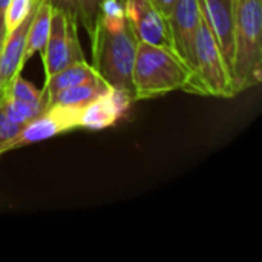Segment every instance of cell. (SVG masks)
I'll return each mask as SVG.
<instances>
[{
	"instance_id": "cell-1",
	"label": "cell",
	"mask_w": 262,
	"mask_h": 262,
	"mask_svg": "<svg viewBox=\"0 0 262 262\" xmlns=\"http://www.w3.org/2000/svg\"><path fill=\"white\" fill-rule=\"evenodd\" d=\"M89 38L92 41L91 66L111 88L134 98L132 72L138 38L126 20L121 0H104Z\"/></svg>"
},
{
	"instance_id": "cell-2",
	"label": "cell",
	"mask_w": 262,
	"mask_h": 262,
	"mask_svg": "<svg viewBox=\"0 0 262 262\" xmlns=\"http://www.w3.org/2000/svg\"><path fill=\"white\" fill-rule=\"evenodd\" d=\"M190 78V66L175 49L138 41L132 72L134 101L184 91Z\"/></svg>"
},
{
	"instance_id": "cell-3",
	"label": "cell",
	"mask_w": 262,
	"mask_h": 262,
	"mask_svg": "<svg viewBox=\"0 0 262 262\" xmlns=\"http://www.w3.org/2000/svg\"><path fill=\"white\" fill-rule=\"evenodd\" d=\"M232 80L236 94L261 83L262 0H235Z\"/></svg>"
},
{
	"instance_id": "cell-4",
	"label": "cell",
	"mask_w": 262,
	"mask_h": 262,
	"mask_svg": "<svg viewBox=\"0 0 262 262\" xmlns=\"http://www.w3.org/2000/svg\"><path fill=\"white\" fill-rule=\"evenodd\" d=\"M184 91L203 97L220 98H232L236 95L232 74L204 17L193 45L192 78Z\"/></svg>"
},
{
	"instance_id": "cell-5",
	"label": "cell",
	"mask_w": 262,
	"mask_h": 262,
	"mask_svg": "<svg viewBox=\"0 0 262 262\" xmlns=\"http://www.w3.org/2000/svg\"><path fill=\"white\" fill-rule=\"evenodd\" d=\"M78 21L66 14L54 9L51 18L49 37L45 49L41 51V60L46 77L74 64L84 61V54L78 38Z\"/></svg>"
},
{
	"instance_id": "cell-6",
	"label": "cell",
	"mask_w": 262,
	"mask_h": 262,
	"mask_svg": "<svg viewBox=\"0 0 262 262\" xmlns=\"http://www.w3.org/2000/svg\"><path fill=\"white\" fill-rule=\"evenodd\" d=\"M80 117L81 109L78 107L51 104L40 115L28 121L21 127L18 135L9 144L8 152L23 146L45 141L51 137L60 135L68 130L80 129Z\"/></svg>"
},
{
	"instance_id": "cell-7",
	"label": "cell",
	"mask_w": 262,
	"mask_h": 262,
	"mask_svg": "<svg viewBox=\"0 0 262 262\" xmlns=\"http://www.w3.org/2000/svg\"><path fill=\"white\" fill-rule=\"evenodd\" d=\"M121 3L138 41L173 49L169 20L150 0H121Z\"/></svg>"
},
{
	"instance_id": "cell-8",
	"label": "cell",
	"mask_w": 262,
	"mask_h": 262,
	"mask_svg": "<svg viewBox=\"0 0 262 262\" xmlns=\"http://www.w3.org/2000/svg\"><path fill=\"white\" fill-rule=\"evenodd\" d=\"M173 49L190 66L193 61V45L200 29L203 12L200 0H175L167 15Z\"/></svg>"
},
{
	"instance_id": "cell-9",
	"label": "cell",
	"mask_w": 262,
	"mask_h": 262,
	"mask_svg": "<svg viewBox=\"0 0 262 262\" xmlns=\"http://www.w3.org/2000/svg\"><path fill=\"white\" fill-rule=\"evenodd\" d=\"M200 3L203 17L232 74L235 49V0H200Z\"/></svg>"
},
{
	"instance_id": "cell-10",
	"label": "cell",
	"mask_w": 262,
	"mask_h": 262,
	"mask_svg": "<svg viewBox=\"0 0 262 262\" xmlns=\"http://www.w3.org/2000/svg\"><path fill=\"white\" fill-rule=\"evenodd\" d=\"M132 103L134 98L129 94L120 89L109 88L103 95H100L81 109L80 127L91 130H101L111 127L121 117H124Z\"/></svg>"
},
{
	"instance_id": "cell-11",
	"label": "cell",
	"mask_w": 262,
	"mask_h": 262,
	"mask_svg": "<svg viewBox=\"0 0 262 262\" xmlns=\"http://www.w3.org/2000/svg\"><path fill=\"white\" fill-rule=\"evenodd\" d=\"M34 12L14 31L6 34L5 41L0 49V89L5 91V88L17 77L20 75L23 66H25V49H26V38L31 26Z\"/></svg>"
},
{
	"instance_id": "cell-12",
	"label": "cell",
	"mask_w": 262,
	"mask_h": 262,
	"mask_svg": "<svg viewBox=\"0 0 262 262\" xmlns=\"http://www.w3.org/2000/svg\"><path fill=\"white\" fill-rule=\"evenodd\" d=\"M98 78L97 72L94 71V68L91 66V63L84 61H78L74 63L55 74H52L51 77H46L45 86H43V94L46 95V100L49 101V98L55 94H58L60 91L69 89L72 86L91 81Z\"/></svg>"
},
{
	"instance_id": "cell-13",
	"label": "cell",
	"mask_w": 262,
	"mask_h": 262,
	"mask_svg": "<svg viewBox=\"0 0 262 262\" xmlns=\"http://www.w3.org/2000/svg\"><path fill=\"white\" fill-rule=\"evenodd\" d=\"M52 6L46 0H38L37 8L34 11L28 38H26V49H25V61L32 58L37 52H41L46 46L49 29H51V18H52Z\"/></svg>"
},
{
	"instance_id": "cell-14",
	"label": "cell",
	"mask_w": 262,
	"mask_h": 262,
	"mask_svg": "<svg viewBox=\"0 0 262 262\" xmlns=\"http://www.w3.org/2000/svg\"><path fill=\"white\" fill-rule=\"evenodd\" d=\"M111 86H107L100 77L77 86H72L69 89L60 91L58 94L52 95L48 101V106L51 104H61V106H71L83 109L89 103H92L95 98L103 95Z\"/></svg>"
},
{
	"instance_id": "cell-15",
	"label": "cell",
	"mask_w": 262,
	"mask_h": 262,
	"mask_svg": "<svg viewBox=\"0 0 262 262\" xmlns=\"http://www.w3.org/2000/svg\"><path fill=\"white\" fill-rule=\"evenodd\" d=\"M0 103H2V107H3V112L6 114V117L11 121L21 124V126H25L28 121H31L32 118H35L46 109L45 104H34V103L9 98L6 95H3Z\"/></svg>"
},
{
	"instance_id": "cell-16",
	"label": "cell",
	"mask_w": 262,
	"mask_h": 262,
	"mask_svg": "<svg viewBox=\"0 0 262 262\" xmlns=\"http://www.w3.org/2000/svg\"><path fill=\"white\" fill-rule=\"evenodd\" d=\"M3 95L34 104H45L48 107L46 95L41 89H37L32 83L26 81L21 75H17L3 91Z\"/></svg>"
},
{
	"instance_id": "cell-17",
	"label": "cell",
	"mask_w": 262,
	"mask_h": 262,
	"mask_svg": "<svg viewBox=\"0 0 262 262\" xmlns=\"http://www.w3.org/2000/svg\"><path fill=\"white\" fill-rule=\"evenodd\" d=\"M38 0H11L3 17V26L6 34L21 25L37 8Z\"/></svg>"
},
{
	"instance_id": "cell-18",
	"label": "cell",
	"mask_w": 262,
	"mask_h": 262,
	"mask_svg": "<svg viewBox=\"0 0 262 262\" xmlns=\"http://www.w3.org/2000/svg\"><path fill=\"white\" fill-rule=\"evenodd\" d=\"M103 2L104 0H77V21L81 23L88 35L98 20Z\"/></svg>"
},
{
	"instance_id": "cell-19",
	"label": "cell",
	"mask_w": 262,
	"mask_h": 262,
	"mask_svg": "<svg viewBox=\"0 0 262 262\" xmlns=\"http://www.w3.org/2000/svg\"><path fill=\"white\" fill-rule=\"evenodd\" d=\"M21 127H23L21 124L14 123V121H11L6 117V114L3 112V107H2V103H0V157L8 152L9 144L18 135V132L21 130Z\"/></svg>"
},
{
	"instance_id": "cell-20",
	"label": "cell",
	"mask_w": 262,
	"mask_h": 262,
	"mask_svg": "<svg viewBox=\"0 0 262 262\" xmlns=\"http://www.w3.org/2000/svg\"><path fill=\"white\" fill-rule=\"evenodd\" d=\"M52 9H57L63 14H66L71 18L77 20V0H46Z\"/></svg>"
},
{
	"instance_id": "cell-21",
	"label": "cell",
	"mask_w": 262,
	"mask_h": 262,
	"mask_svg": "<svg viewBox=\"0 0 262 262\" xmlns=\"http://www.w3.org/2000/svg\"><path fill=\"white\" fill-rule=\"evenodd\" d=\"M166 17L170 14V11H172V8H173V3H175V0H150Z\"/></svg>"
},
{
	"instance_id": "cell-22",
	"label": "cell",
	"mask_w": 262,
	"mask_h": 262,
	"mask_svg": "<svg viewBox=\"0 0 262 262\" xmlns=\"http://www.w3.org/2000/svg\"><path fill=\"white\" fill-rule=\"evenodd\" d=\"M11 0H0V25H3V17H5V11L8 8Z\"/></svg>"
},
{
	"instance_id": "cell-23",
	"label": "cell",
	"mask_w": 262,
	"mask_h": 262,
	"mask_svg": "<svg viewBox=\"0 0 262 262\" xmlns=\"http://www.w3.org/2000/svg\"><path fill=\"white\" fill-rule=\"evenodd\" d=\"M5 37H6V31H5V26L0 25V49H2V45L5 41Z\"/></svg>"
},
{
	"instance_id": "cell-24",
	"label": "cell",
	"mask_w": 262,
	"mask_h": 262,
	"mask_svg": "<svg viewBox=\"0 0 262 262\" xmlns=\"http://www.w3.org/2000/svg\"><path fill=\"white\" fill-rule=\"evenodd\" d=\"M2 97H3V91L0 89V100H2Z\"/></svg>"
}]
</instances>
